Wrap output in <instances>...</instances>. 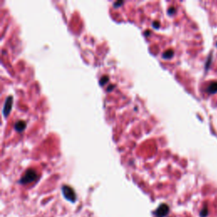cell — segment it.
<instances>
[{
	"label": "cell",
	"mask_w": 217,
	"mask_h": 217,
	"mask_svg": "<svg viewBox=\"0 0 217 217\" xmlns=\"http://www.w3.org/2000/svg\"><path fill=\"white\" fill-rule=\"evenodd\" d=\"M38 178V175L37 171L33 169H29L25 171L24 176L20 180V183L21 184H28L34 181H36Z\"/></svg>",
	"instance_id": "6da1fadb"
},
{
	"label": "cell",
	"mask_w": 217,
	"mask_h": 217,
	"mask_svg": "<svg viewBox=\"0 0 217 217\" xmlns=\"http://www.w3.org/2000/svg\"><path fill=\"white\" fill-rule=\"evenodd\" d=\"M62 193H63L64 197H65L67 200H69V201H71V202H72V203H74V202L76 200V195H75V191L73 190V188H71L70 186L64 185V186L62 187Z\"/></svg>",
	"instance_id": "7a4b0ae2"
},
{
	"label": "cell",
	"mask_w": 217,
	"mask_h": 217,
	"mask_svg": "<svg viewBox=\"0 0 217 217\" xmlns=\"http://www.w3.org/2000/svg\"><path fill=\"white\" fill-rule=\"evenodd\" d=\"M12 105H13V97L12 96H9L5 100L3 109V114L4 117H7L9 115L12 110Z\"/></svg>",
	"instance_id": "3957f363"
},
{
	"label": "cell",
	"mask_w": 217,
	"mask_h": 217,
	"mask_svg": "<svg viewBox=\"0 0 217 217\" xmlns=\"http://www.w3.org/2000/svg\"><path fill=\"white\" fill-rule=\"evenodd\" d=\"M169 206L166 204H162L154 211V216L156 217H165L169 213Z\"/></svg>",
	"instance_id": "277c9868"
},
{
	"label": "cell",
	"mask_w": 217,
	"mask_h": 217,
	"mask_svg": "<svg viewBox=\"0 0 217 217\" xmlns=\"http://www.w3.org/2000/svg\"><path fill=\"white\" fill-rule=\"evenodd\" d=\"M25 126H26V123L24 121H19L15 124V129L18 132H23L25 128Z\"/></svg>",
	"instance_id": "5b68a950"
},
{
	"label": "cell",
	"mask_w": 217,
	"mask_h": 217,
	"mask_svg": "<svg viewBox=\"0 0 217 217\" xmlns=\"http://www.w3.org/2000/svg\"><path fill=\"white\" fill-rule=\"evenodd\" d=\"M207 92H208L210 94L217 93V81L211 82V83L208 86V87H207Z\"/></svg>",
	"instance_id": "8992f818"
},
{
	"label": "cell",
	"mask_w": 217,
	"mask_h": 217,
	"mask_svg": "<svg viewBox=\"0 0 217 217\" xmlns=\"http://www.w3.org/2000/svg\"><path fill=\"white\" fill-rule=\"evenodd\" d=\"M173 54H174V51L172 49H168V50H166L163 53L162 57L166 59H169L173 56Z\"/></svg>",
	"instance_id": "52a82bcc"
},
{
	"label": "cell",
	"mask_w": 217,
	"mask_h": 217,
	"mask_svg": "<svg viewBox=\"0 0 217 217\" xmlns=\"http://www.w3.org/2000/svg\"><path fill=\"white\" fill-rule=\"evenodd\" d=\"M107 81H109V76L103 75V76L100 79V81H99V85H100V86H103Z\"/></svg>",
	"instance_id": "ba28073f"
},
{
	"label": "cell",
	"mask_w": 217,
	"mask_h": 217,
	"mask_svg": "<svg viewBox=\"0 0 217 217\" xmlns=\"http://www.w3.org/2000/svg\"><path fill=\"white\" fill-rule=\"evenodd\" d=\"M208 208L207 207H204L202 210H201V212H200V216L201 217H206L208 216Z\"/></svg>",
	"instance_id": "9c48e42d"
},
{
	"label": "cell",
	"mask_w": 217,
	"mask_h": 217,
	"mask_svg": "<svg viewBox=\"0 0 217 217\" xmlns=\"http://www.w3.org/2000/svg\"><path fill=\"white\" fill-rule=\"evenodd\" d=\"M152 25H153L154 28H157V29H158V28L160 27V23L158 21H154V22H153Z\"/></svg>",
	"instance_id": "30bf717a"
},
{
	"label": "cell",
	"mask_w": 217,
	"mask_h": 217,
	"mask_svg": "<svg viewBox=\"0 0 217 217\" xmlns=\"http://www.w3.org/2000/svg\"><path fill=\"white\" fill-rule=\"evenodd\" d=\"M124 3V2H116V3H114V6L116 7V8H118L120 5H122Z\"/></svg>",
	"instance_id": "8fae6325"
},
{
	"label": "cell",
	"mask_w": 217,
	"mask_h": 217,
	"mask_svg": "<svg viewBox=\"0 0 217 217\" xmlns=\"http://www.w3.org/2000/svg\"><path fill=\"white\" fill-rule=\"evenodd\" d=\"M175 11H176V9H175V8H170V9H168V14H169V15H172V14L175 13Z\"/></svg>",
	"instance_id": "7c38bea8"
},
{
	"label": "cell",
	"mask_w": 217,
	"mask_h": 217,
	"mask_svg": "<svg viewBox=\"0 0 217 217\" xmlns=\"http://www.w3.org/2000/svg\"><path fill=\"white\" fill-rule=\"evenodd\" d=\"M144 33L145 36H148V35H150V34H149V33H150V31H146Z\"/></svg>",
	"instance_id": "4fadbf2b"
},
{
	"label": "cell",
	"mask_w": 217,
	"mask_h": 217,
	"mask_svg": "<svg viewBox=\"0 0 217 217\" xmlns=\"http://www.w3.org/2000/svg\"><path fill=\"white\" fill-rule=\"evenodd\" d=\"M115 87L114 85H111L110 87V89H108V91H111V90H112V87Z\"/></svg>",
	"instance_id": "5bb4252c"
},
{
	"label": "cell",
	"mask_w": 217,
	"mask_h": 217,
	"mask_svg": "<svg viewBox=\"0 0 217 217\" xmlns=\"http://www.w3.org/2000/svg\"><path fill=\"white\" fill-rule=\"evenodd\" d=\"M216 45H217V44H216Z\"/></svg>",
	"instance_id": "9a60e30c"
}]
</instances>
